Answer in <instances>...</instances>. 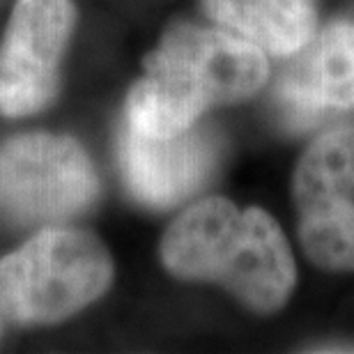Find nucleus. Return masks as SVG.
I'll use <instances>...</instances> for the list:
<instances>
[{
	"mask_svg": "<svg viewBox=\"0 0 354 354\" xmlns=\"http://www.w3.org/2000/svg\"><path fill=\"white\" fill-rule=\"evenodd\" d=\"M295 55L276 86L290 122L308 124L327 111L354 109V24L336 21Z\"/></svg>",
	"mask_w": 354,
	"mask_h": 354,
	"instance_id": "nucleus-8",
	"label": "nucleus"
},
{
	"mask_svg": "<svg viewBox=\"0 0 354 354\" xmlns=\"http://www.w3.org/2000/svg\"><path fill=\"white\" fill-rule=\"evenodd\" d=\"M113 283V260L86 230L46 228L0 258V313L17 324H55L97 301Z\"/></svg>",
	"mask_w": 354,
	"mask_h": 354,
	"instance_id": "nucleus-3",
	"label": "nucleus"
},
{
	"mask_svg": "<svg viewBox=\"0 0 354 354\" xmlns=\"http://www.w3.org/2000/svg\"><path fill=\"white\" fill-rule=\"evenodd\" d=\"M72 0H19L0 46V113L26 118L58 92V69L74 28Z\"/></svg>",
	"mask_w": 354,
	"mask_h": 354,
	"instance_id": "nucleus-6",
	"label": "nucleus"
},
{
	"mask_svg": "<svg viewBox=\"0 0 354 354\" xmlns=\"http://www.w3.org/2000/svg\"><path fill=\"white\" fill-rule=\"evenodd\" d=\"M118 159L124 187L145 207L168 209L209 182L221 159V138L196 122L187 131L154 138L127 122L120 129Z\"/></svg>",
	"mask_w": 354,
	"mask_h": 354,
	"instance_id": "nucleus-7",
	"label": "nucleus"
},
{
	"mask_svg": "<svg viewBox=\"0 0 354 354\" xmlns=\"http://www.w3.org/2000/svg\"><path fill=\"white\" fill-rule=\"evenodd\" d=\"M209 21L276 58L301 51L315 35V0H203Z\"/></svg>",
	"mask_w": 354,
	"mask_h": 354,
	"instance_id": "nucleus-9",
	"label": "nucleus"
},
{
	"mask_svg": "<svg viewBox=\"0 0 354 354\" xmlns=\"http://www.w3.org/2000/svg\"><path fill=\"white\" fill-rule=\"evenodd\" d=\"M127 97V122L168 138L201 122L209 109L251 99L269 79L267 53L223 28L175 24L143 60Z\"/></svg>",
	"mask_w": 354,
	"mask_h": 354,
	"instance_id": "nucleus-2",
	"label": "nucleus"
},
{
	"mask_svg": "<svg viewBox=\"0 0 354 354\" xmlns=\"http://www.w3.org/2000/svg\"><path fill=\"white\" fill-rule=\"evenodd\" d=\"M99 177L69 136L26 133L0 145V209L21 223H60L86 212Z\"/></svg>",
	"mask_w": 354,
	"mask_h": 354,
	"instance_id": "nucleus-5",
	"label": "nucleus"
},
{
	"mask_svg": "<svg viewBox=\"0 0 354 354\" xmlns=\"http://www.w3.org/2000/svg\"><path fill=\"white\" fill-rule=\"evenodd\" d=\"M161 265L180 281L216 283L258 315L281 310L297 288L288 237L269 212L205 198L168 225Z\"/></svg>",
	"mask_w": 354,
	"mask_h": 354,
	"instance_id": "nucleus-1",
	"label": "nucleus"
},
{
	"mask_svg": "<svg viewBox=\"0 0 354 354\" xmlns=\"http://www.w3.org/2000/svg\"><path fill=\"white\" fill-rule=\"evenodd\" d=\"M297 232L324 272H354V120L322 131L292 175Z\"/></svg>",
	"mask_w": 354,
	"mask_h": 354,
	"instance_id": "nucleus-4",
	"label": "nucleus"
}]
</instances>
